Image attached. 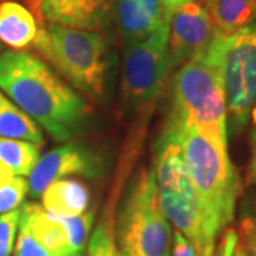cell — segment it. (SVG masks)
<instances>
[{
    "label": "cell",
    "mask_w": 256,
    "mask_h": 256,
    "mask_svg": "<svg viewBox=\"0 0 256 256\" xmlns=\"http://www.w3.org/2000/svg\"><path fill=\"white\" fill-rule=\"evenodd\" d=\"M168 122L196 128L228 146L226 97L215 38L175 74L172 111Z\"/></svg>",
    "instance_id": "obj_2"
},
{
    "label": "cell",
    "mask_w": 256,
    "mask_h": 256,
    "mask_svg": "<svg viewBox=\"0 0 256 256\" xmlns=\"http://www.w3.org/2000/svg\"><path fill=\"white\" fill-rule=\"evenodd\" d=\"M0 90L58 142L80 132L92 112L80 92L26 52L0 53Z\"/></svg>",
    "instance_id": "obj_1"
},
{
    "label": "cell",
    "mask_w": 256,
    "mask_h": 256,
    "mask_svg": "<svg viewBox=\"0 0 256 256\" xmlns=\"http://www.w3.org/2000/svg\"><path fill=\"white\" fill-rule=\"evenodd\" d=\"M218 256H250L242 245L238 232L235 229H228L220 240Z\"/></svg>",
    "instance_id": "obj_24"
},
{
    "label": "cell",
    "mask_w": 256,
    "mask_h": 256,
    "mask_svg": "<svg viewBox=\"0 0 256 256\" xmlns=\"http://www.w3.org/2000/svg\"><path fill=\"white\" fill-rule=\"evenodd\" d=\"M214 38L220 48L228 126L238 134L256 106V20L234 36Z\"/></svg>",
    "instance_id": "obj_7"
},
{
    "label": "cell",
    "mask_w": 256,
    "mask_h": 256,
    "mask_svg": "<svg viewBox=\"0 0 256 256\" xmlns=\"http://www.w3.org/2000/svg\"><path fill=\"white\" fill-rule=\"evenodd\" d=\"M40 160V148L28 141L0 138V161L18 176L32 174Z\"/></svg>",
    "instance_id": "obj_19"
},
{
    "label": "cell",
    "mask_w": 256,
    "mask_h": 256,
    "mask_svg": "<svg viewBox=\"0 0 256 256\" xmlns=\"http://www.w3.org/2000/svg\"><path fill=\"white\" fill-rule=\"evenodd\" d=\"M2 47L3 46H2V43H0V53H2Z\"/></svg>",
    "instance_id": "obj_34"
},
{
    "label": "cell",
    "mask_w": 256,
    "mask_h": 256,
    "mask_svg": "<svg viewBox=\"0 0 256 256\" xmlns=\"http://www.w3.org/2000/svg\"><path fill=\"white\" fill-rule=\"evenodd\" d=\"M33 47L56 73L90 100H101L108 72V40L98 32L40 24Z\"/></svg>",
    "instance_id": "obj_5"
},
{
    "label": "cell",
    "mask_w": 256,
    "mask_h": 256,
    "mask_svg": "<svg viewBox=\"0 0 256 256\" xmlns=\"http://www.w3.org/2000/svg\"><path fill=\"white\" fill-rule=\"evenodd\" d=\"M28 194V181L23 176H14L9 184L0 188V215L18 210Z\"/></svg>",
    "instance_id": "obj_21"
},
{
    "label": "cell",
    "mask_w": 256,
    "mask_h": 256,
    "mask_svg": "<svg viewBox=\"0 0 256 256\" xmlns=\"http://www.w3.org/2000/svg\"><path fill=\"white\" fill-rule=\"evenodd\" d=\"M104 174V161L88 146L70 142L58 146L40 158L28 175V194L40 198L48 185L68 175H82L86 178H100Z\"/></svg>",
    "instance_id": "obj_9"
},
{
    "label": "cell",
    "mask_w": 256,
    "mask_h": 256,
    "mask_svg": "<svg viewBox=\"0 0 256 256\" xmlns=\"http://www.w3.org/2000/svg\"><path fill=\"white\" fill-rule=\"evenodd\" d=\"M201 256H215V245H210L204 250V254Z\"/></svg>",
    "instance_id": "obj_30"
},
{
    "label": "cell",
    "mask_w": 256,
    "mask_h": 256,
    "mask_svg": "<svg viewBox=\"0 0 256 256\" xmlns=\"http://www.w3.org/2000/svg\"><path fill=\"white\" fill-rule=\"evenodd\" d=\"M182 146L192 185L220 234L232 224L242 184L228 156V146L200 130L166 122Z\"/></svg>",
    "instance_id": "obj_4"
},
{
    "label": "cell",
    "mask_w": 256,
    "mask_h": 256,
    "mask_svg": "<svg viewBox=\"0 0 256 256\" xmlns=\"http://www.w3.org/2000/svg\"><path fill=\"white\" fill-rule=\"evenodd\" d=\"M52 216L63 225L72 255L82 256L86 250L88 234L92 230V222L96 218V210H88L80 216H54V215Z\"/></svg>",
    "instance_id": "obj_20"
},
{
    "label": "cell",
    "mask_w": 256,
    "mask_h": 256,
    "mask_svg": "<svg viewBox=\"0 0 256 256\" xmlns=\"http://www.w3.org/2000/svg\"><path fill=\"white\" fill-rule=\"evenodd\" d=\"M161 2H162V6H164L165 16H166L168 20H171V16L174 14L176 10L181 9L185 4H188L192 0H161Z\"/></svg>",
    "instance_id": "obj_28"
},
{
    "label": "cell",
    "mask_w": 256,
    "mask_h": 256,
    "mask_svg": "<svg viewBox=\"0 0 256 256\" xmlns=\"http://www.w3.org/2000/svg\"><path fill=\"white\" fill-rule=\"evenodd\" d=\"M14 256H53L33 236L28 222L22 218V215L18 224V244L14 249Z\"/></svg>",
    "instance_id": "obj_23"
},
{
    "label": "cell",
    "mask_w": 256,
    "mask_h": 256,
    "mask_svg": "<svg viewBox=\"0 0 256 256\" xmlns=\"http://www.w3.org/2000/svg\"><path fill=\"white\" fill-rule=\"evenodd\" d=\"M170 23L142 42L126 46L122 66V98L128 108H144L160 97L172 70Z\"/></svg>",
    "instance_id": "obj_8"
},
{
    "label": "cell",
    "mask_w": 256,
    "mask_h": 256,
    "mask_svg": "<svg viewBox=\"0 0 256 256\" xmlns=\"http://www.w3.org/2000/svg\"><path fill=\"white\" fill-rule=\"evenodd\" d=\"M174 256H200L195 246L178 230L175 232Z\"/></svg>",
    "instance_id": "obj_26"
},
{
    "label": "cell",
    "mask_w": 256,
    "mask_h": 256,
    "mask_svg": "<svg viewBox=\"0 0 256 256\" xmlns=\"http://www.w3.org/2000/svg\"><path fill=\"white\" fill-rule=\"evenodd\" d=\"M239 238L249 255L256 256V216H248L240 222Z\"/></svg>",
    "instance_id": "obj_25"
},
{
    "label": "cell",
    "mask_w": 256,
    "mask_h": 256,
    "mask_svg": "<svg viewBox=\"0 0 256 256\" xmlns=\"http://www.w3.org/2000/svg\"><path fill=\"white\" fill-rule=\"evenodd\" d=\"M250 116H252V120H254V122L256 124V106L252 108V111H250Z\"/></svg>",
    "instance_id": "obj_31"
},
{
    "label": "cell",
    "mask_w": 256,
    "mask_h": 256,
    "mask_svg": "<svg viewBox=\"0 0 256 256\" xmlns=\"http://www.w3.org/2000/svg\"><path fill=\"white\" fill-rule=\"evenodd\" d=\"M117 0H28L38 24L102 32L114 18Z\"/></svg>",
    "instance_id": "obj_10"
},
{
    "label": "cell",
    "mask_w": 256,
    "mask_h": 256,
    "mask_svg": "<svg viewBox=\"0 0 256 256\" xmlns=\"http://www.w3.org/2000/svg\"><path fill=\"white\" fill-rule=\"evenodd\" d=\"M22 210L0 215V256H10L14 249Z\"/></svg>",
    "instance_id": "obj_22"
},
{
    "label": "cell",
    "mask_w": 256,
    "mask_h": 256,
    "mask_svg": "<svg viewBox=\"0 0 256 256\" xmlns=\"http://www.w3.org/2000/svg\"><path fill=\"white\" fill-rule=\"evenodd\" d=\"M22 218L28 222L33 236L53 256H73L63 225L48 215L44 208L30 202L22 208Z\"/></svg>",
    "instance_id": "obj_16"
},
{
    "label": "cell",
    "mask_w": 256,
    "mask_h": 256,
    "mask_svg": "<svg viewBox=\"0 0 256 256\" xmlns=\"http://www.w3.org/2000/svg\"><path fill=\"white\" fill-rule=\"evenodd\" d=\"M0 138L22 140L36 146L44 144L40 126L3 92H0Z\"/></svg>",
    "instance_id": "obj_18"
},
{
    "label": "cell",
    "mask_w": 256,
    "mask_h": 256,
    "mask_svg": "<svg viewBox=\"0 0 256 256\" xmlns=\"http://www.w3.org/2000/svg\"><path fill=\"white\" fill-rule=\"evenodd\" d=\"M214 38L210 9L198 0L178 9L170 20L168 48L172 68L202 53Z\"/></svg>",
    "instance_id": "obj_11"
},
{
    "label": "cell",
    "mask_w": 256,
    "mask_h": 256,
    "mask_svg": "<svg viewBox=\"0 0 256 256\" xmlns=\"http://www.w3.org/2000/svg\"><path fill=\"white\" fill-rule=\"evenodd\" d=\"M14 176H16V175L13 174V171L0 161V188H2L3 185L9 184Z\"/></svg>",
    "instance_id": "obj_29"
},
{
    "label": "cell",
    "mask_w": 256,
    "mask_h": 256,
    "mask_svg": "<svg viewBox=\"0 0 256 256\" xmlns=\"http://www.w3.org/2000/svg\"><path fill=\"white\" fill-rule=\"evenodd\" d=\"M120 254H121V256H130V255H128V254H127V252H124V250H121Z\"/></svg>",
    "instance_id": "obj_33"
},
{
    "label": "cell",
    "mask_w": 256,
    "mask_h": 256,
    "mask_svg": "<svg viewBox=\"0 0 256 256\" xmlns=\"http://www.w3.org/2000/svg\"><path fill=\"white\" fill-rule=\"evenodd\" d=\"M121 250L130 256H170L172 230L160 206L154 170L132 181L118 216Z\"/></svg>",
    "instance_id": "obj_6"
},
{
    "label": "cell",
    "mask_w": 256,
    "mask_h": 256,
    "mask_svg": "<svg viewBox=\"0 0 256 256\" xmlns=\"http://www.w3.org/2000/svg\"><path fill=\"white\" fill-rule=\"evenodd\" d=\"M38 24L34 14L18 2L0 3V43L12 50L22 52L33 46Z\"/></svg>",
    "instance_id": "obj_14"
},
{
    "label": "cell",
    "mask_w": 256,
    "mask_h": 256,
    "mask_svg": "<svg viewBox=\"0 0 256 256\" xmlns=\"http://www.w3.org/2000/svg\"><path fill=\"white\" fill-rule=\"evenodd\" d=\"M160 206L168 222L195 246L198 255L215 245L220 230L210 220L194 188L182 146L174 128L165 126L156 144L154 158Z\"/></svg>",
    "instance_id": "obj_3"
},
{
    "label": "cell",
    "mask_w": 256,
    "mask_h": 256,
    "mask_svg": "<svg viewBox=\"0 0 256 256\" xmlns=\"http://www.w3.org/2000/svg\"><path fill=\"white\" fill-rule=\"evenodd\" d=\"M202 2H204L205 4H208V6H210V3H212V0H202Z\"/></svg>",
    "instance_id": "obj_32"
},
{
    "label": "cell",
    "mask_w": 256,
    "mask_h": 256,
    "mask_svg": "<svg viewBox=\"0 0 256 256\" xmlns=\"http://www.w3.org/2000/svg\"><path fill=\"white\" fill-rule=\"evenodd\" d=\"M250 146H252V156H250V164L248 168L246 184L248 185H256V130L252 131Z\"/></svg>",
    "instance_id": "obj_27"
},
{
    "label": "cell",
    "mask_w": 256,
    "mask_h": 256,
    "mask_svg": "<svg viewBox=\"0 0 256 256\" xmlns=\"http://www.w3.org/2000/svg\"><path fill=\"white\" fill-rule=\"evenodd\" d=\"M134 146H130L126 150V156H122L118 175L116 178V182L112 185L110 198L107 201L106 210L101 215L100 222L92 234L90 245H88V255L87 256H121L117 249L116 236H117V222H116V208L118 201L120 192L122 191V186L127 180V174L132 168L137 154L134 152Z\"/></svg>",
    "instance_id": "obj_13"
},
{
    "label": "cell",
    "mask_w": 256,
    "mask_h": 256,
    "mask_svg": "<svg viewBox=\"0 0 256 256\" xmlns=\"http://www.w3.org/2000/svg\"><path fill=\"white\" fill-rule=\"evenodd\" d=\"M42 196L44 210L54 216H80L90 205L88 188L76 180L56 181Z\"/></svg>",
    "instance_id": "obj_15"
},
{
    "label": "cell",
    "mask_w": 256,
    "mask_h": 256,
    "mask_svg": "<svg viewBox=\"0 0 256 256\" xmlns=\"http://www.w3.org/2000/svg\"><path fill=\"white\" fill-rule=\"evenodd\" d=\"M114 18L126 46L146 40L170 23L161 0H117Z\"/></svg>",
    "instance_id": "obj_12"
},
{
    "label": "cell",
    "mask_w": 256,
    "mask_h": 256,
    "mask_svg": "<svg viewBox=\"0 0 256 256\" xmlns=\"http://www.w3.org/2000/svg\"><path fill=\"white\" fill-rule=\"evenodd\" d=\"M208 8L216 37L234 36L256 20V0H212Z\"/></svg>",
    "instance_id": "obj_17"
}]
</instances>
